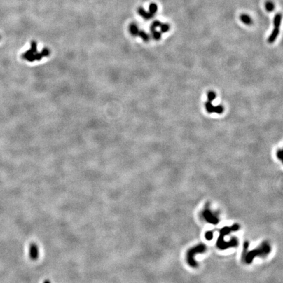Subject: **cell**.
<instances>
[{
    "label": "cell",
    "mask_w": 283,
    "mask_h": 283,
    "mask_svg": "<svg viewBox=\"0 0 283 283\" xmlns=\"http://www.w3.org/2000/svg\"><path fill=\"white\" fill-rule=\"evenodd\" d=\"M269 252H270V246H269L268 242H265L261 244V246L260 248L256 250L251 251V252L245 255L243 258H245L246 263H250L253 260V259L255 256H265L267 254H268Z\"/></svg>",
    "instance_id": "cell-1"
},
{
    "label": "cell",
    "mask_w": 283,
    "mask_h": 283,
    "mask_svg": "<svg viewBox=\"0 0 283 283\" xmlns=\"http://www.w3.org/2000/svg\"><path fill=\"white\" fill-rule=\"evenodd\" d=\"M205 250H206V246L202 244L197 245V247L192 248L190 250H189L188 254H187V260H188V262L189 265L192 267H194V268L197 267V263L195 260H194V256L196 254L204 252Z\"/></svg>",
    "instance_id": "cell-2"
},
{
    "label": "cell",
    "mask_w": 283,
    "mask_h": 283,
    "mask_svg": "<svg viewBox=\"0 0 283 283\" xmlns=\"http://www.w3.org/2000/svg\"><path fill=\"white\" fill-rule=\"evenodd\" d=\"M29 255L31 260H36L39 257V248L35 243H31L29 248Z\"/></svg>",
    "instance_id": "cell-3"
},
{
    "label": "cell",
    "mask_w": 283,
    "mask_h": 283,
    "mask_svg": "<svg viewBox=\"0 0 283 283\" xmlns=\"http://www.w3.org/2000/svg\"><path fill=\"white\" fill-rule=\"evenodd\" d=\"M204 217L206 219L207 221L212 223H217L218 222V218L214 216L209 210H205L203 212Z\"/></svg>",
    "instance_id": "cell-4"
},
{
    "label": "cell",
    "mask_w": 283,
    "mask_h": 283,
    "mask_svg": "<svg viewBox=\"0 0 283 283\" xmlns=\"http://www.w3.org/2000/svg\"><path fill=\"white\" fill-rule=\"evenodd\" d=\"M279 28L275 27L273 32H272V33L271 34V35L269 36V38L268 39V41L269 43H273L276 40L277 36H279Z\"/></svg>",
    "instance_id": "cell-5"
},
{
    "label": "cell",
    "mask_w": 283,
    "mask_h": 283,
    "mask_svg": "<svg viewBox=\"0 0 283 283\" xmlns=\"http://www.w3.org/2000/svg\"><path fill=\"white\" fill-rule=\"evenodd\" d=\"M138 13H139L141 17H142L145 19H150V18L153 17V15L151 14L149 12H147L142 7H140L138 9Z\"/></svg>",
    "instance_id": "cell-6"
},
{
    "label": "cell",
    "mask_w": 283,
    "mask_h": 283,
    "mask_svg": "<svg viewBox=\"0 0 283 283\" xmlns=\"http://www.w3.org/2000/svg\"><path fill=\"white\" fill-rule=\"evenodd\" d=\"M240 20H241L242 23L245 24L247 25H250L252 23V18L247 14H242L240 16Z\"/></svg>",
    "instance_id": "cell-7"
},
{
    "label": "cell",
    "mask_w": 283,
    "mask_h": 283,
    "mask_svg": "<svg viewBox=\"0 0 283 283\" xmlns=\"http://www.w3.org/2000/svg\"><path fill=\"white\" fill-rule=\"evenodd\" d=\"M281 20H282V15L281 13H277L276 15L275 16L274 20H273V24L275 27L279 28L280 25H281Z\"/></svg>",
    "instance_id": "cell-8"
},
{
    "label": "cell",
    "mask_w": 283,
    "mask_h": 283,
    "mask_svg": "<svg viewBox=\"0 0 283 283\" xmlns=\"http://www.w3.org/2000/svg\"><path fill=\"white\" fill-rule=\"evenodd\" d=\"M205 108H206V110L209 113H214V106L212 105V104L211 102H209V101H207V102L205 103Z\"/></svg>",
    "instance_id": "cell-9"
},
{
    "label": "cell",
    "mask_w": 283,
    "mask_h": 283,
    "mask_svg": "<svg viewBox=\"0 0 283 283\" xmlns=\"http://www.w3.org/2000/svg\"><path fill=\"white\" fill-rule=\"evenodd\" d=\"M139 30L137 27V26L134 25V24H132L130 26V32L133 36H137L138 35V32H139Z\"/></svg>",
    "instance_id": "cell-10"
},
{
    "label": "cell",
    "mask_w": 283,
    "mask_h": 283,
    "mask_svg": "<svg viewBox=\"0 0 283 283\" xmlns=\"http://www.w3.org/2000/svg\"><path fill=\"white\" fill-rule=\"evenodd\" d=\"M265 7L266 11L268 12H272L275 9V5L271 1H267L265 3Z\"/></svg>",
    "instance_id": "cell-11"
},
{
    "label": "cell",
    "mask_w": 283,
    "mask_h": 283,
    "mask_svg": "<svg viewBox=\"0 0 283 283\" xmlns=\"http://www.w3.org/2000/svg\"><path fill=\"white\" fill-rule=\"evenodd\" d=\"M157 9H158V7H157V4H154V3H152V4L149 5V13H150L151 14H152L153 15L154 14H156L157 11Z\"/></svg>",
    "instance_id": "cell-12"
},
{
    "label": "cell",
    "mask_w": 283,
    "mask_h": 283,
    "mask_svg": "<svg viewBox=\"0 0 283 283\" xmlns=\"http://www.w3.org/2000/svg\"><path fill=\"white\" fill-rule=\"evenodd\" d=\"M138 35L144 41H148L149 40V36L148 34H146L144 31H139Z\"/></svg>",
    "instance_id": "cell-13"
},
{
    "label": "cell",
    "mask_w": 283,
    "mask_h": 283,
    "mask_svg": "<svg viewBox=\"0 0 283 283\" xmlns=\"http://www.w3.org/2000/svg\"><path fill=\"white\" fill-rule=\"evenodd\" d=\"M216 98V92L214 91H209L207 93V98L208 101L209 102H212L214 100H215V98Z\"/></svg>",
    "instance_id": "cell-14"
},
{
    "label": "cell",
    "mask_w": 283,
    "mask_h": 283,
    "mask_svg": "<svg viewBox=\"0 0 283 283\" xmlns=\"http://www.w3.org/2000/svg\"><path fill=\"white\" fill-rule=\"evenodd\" d=\"M159 27L161 28V32L162 33H166L170 30V25L168 24H161Z\"/></svg>",
    "instance_id": "cell-15"
},
{
    "label": "cell",
    "mask_w": 283,
    "mask_h": 283,
    "mask_svg": "<svg viewBox=\"0 0 283 283\" xmlns=\"http://www.w3.org/2000/svg\"><path fill=\"white\" fill-rule=\"evenodd\" d=\"M152 34H153V37L154 39L156 40H159L161 37V33L160 32L157 31L156 30H154L153 31H151Z\"/></svg>",
    "instance_id": "cell-16"
},
{
    "label": "cell",
    "mask_w": 283,
    "mask_h": 283,
    "mask_svg": "<svg viewBox=\"0 0 283 283\" xmlns=\"http://www.w3.org/2000/svg\"><path fill=\"white\" fill-rule=\"evenodd\" d=\"M223 107L221 105H218L217 106H214V113H216L218 114H221L223 112Z\"/></svg>",
    "instance_id": "cell-17"
},
{
    "label": "cell",
    "mask_w": 283,
    "mask_h": 283,
    "mask_svg": "<svg viewBox=\"0 0 283 283\" xmlns=\"http://www.w3.org/2000/svg\"><path fill=\"white\" fill-rule=\"evenodd\" d=\"M161 23L159 20H155L154 22L151 24V31H153L154 30H156V28L157 27H159L161 26Z\"/></svg>",
    "instance_id": "cell-18"
},
{
    "label": "cell",
    "mask_w": 283,
    "mask_h": 283,
    "mask_svg": "<svg viewBox=\"0 0 283 283\" xmlns=\"http://www.w3.org/2000/svg\"><path fill=\"white\" fill-rule=\"evenodd\" d=\"M205 237H206V239H208V240H211L212 239V237H213L212 232H211V231L207 232L206 234H205Z\"/></svg>",
    "instance_id": "cell-19"
},
{
    "label": "cell",
    "mask_w": 283,
    "mask_h": 283,
    "mask_svg": "<svg viewBox=\"0 0 283 283\" xmlns=\"http://www.w3.org/2000/svg\"><path fill=\"white\" fill-rule=\"evenodd\" d=\"M282 149H279L277 151V157L279 160H282Z\"/></svg>",
    "instance_id": "cell-20"
},
{
    "label": "cell",
    "mask_w": 283,
    "mask_h": 283,
    "mask_svg": "<svg viewBox=\"0 0 283 283\" xmlns=\"http://www.w3.org/2000/svg\"><path fill=\"white\" fill-rule=\"evenodd\" d=\"M43 283H50V282L49 281V280H46V281H45Z\"/></svg>",
    "instance_id": "cell-21"
}]
</instances>
